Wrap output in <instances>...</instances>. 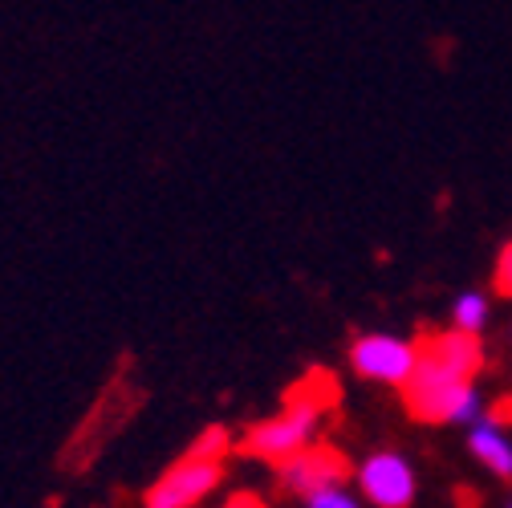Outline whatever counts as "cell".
<instances>
[{
	"label": "cell",
	"mask_w": 512,
	"mask_h": 508,
	"mask_svg": "<svg viewBox=\"0 0 512 508\" xmlns=\"http://www.w3.org/2000/svg\"><path fill=\"white\" fill-rule=\"evenodd\" d=\"M411 378L399 387L407 411L419 423H456L480 411L476 374L484 370V346L472 330H431L419 342Z\"/></svg>",
	"instance_id": "6da1fadb"
},
{
	"label": "cell",
	"mask_w": 512,
	"mask_h": 508,
	"mask_svg": "<svg viewBox=\"0 0 512 508\" xmlns=\"http://www.w3.org/2000/svg\"><path fill=\"white\" fill-rule=\"evenodd\" d=\"M338 399V387H334V374H322L313 370L305 383L289 395V407L265 423H256L240 452L256 456V460H269V464H285L293 460L297 452H305L313 435H317V423H322V411H330V403Z\"/></svg>",
	"instance_id": "7a4b0ae2"
},
{
	"label": "cell",
	"mask_w": 512,
	"mask_h": 508,
	"mask_svg": "<svg viewBox=\"0 0 512 508\" xmlns=\"http://www.w3.org/2000/svg\"><path fill=\"white\" fill-rule=\"evenodd\" d=\"M415 358H419V346L415 342H403V338H391V334H366L354 342L350 350V362L362 378H374V383H391V387H403L411 370H415Z\"/></svg>",
	"instance_id": "3957f363"
},
{
	"label": "cell",
	"mask_w": 512,
	"mask_h": 508,
	"mask_svg": "<svg viewBox=\"0 0 512 508\" xmlns=\"http://www.w3.org/2000/svg\"><path fill=\"white\" fill-rule=\"evenodd\" d=\"M224 468L220 460H200V456H183L175 468H167V476H159V484L147 492V508H191L200 504L216 484H220Z\"/></svg>",
	"instance_id": "277c9868"
},
{
	"label": "cell",
	"mask_w": 512,
	"mask_h": 508,
	"mask_svg": "<svg viewBox=\"0 0 512 508\" xmlns=\"http://www.w3.org/2000/svg\"><path fill=\"white\" fill-rule=\"evenodd\" d=\"M362 496L378 508H407L415 500V472L403 456L395 452H378L358 468Z\"/></svg>",
	"instance_id": "5b68a950"
},
{
	"label": "cell",
	"mask_w": 512,
	"mask_h": 508,
	"mask_svg": "<svg viewBox=\"0 0 512 508\" xmlns=\"http://www.w3.org/2000/svg\"><path fill=\"white\" fill-rule=\"evenodd\" d=\"M277 468H281V484L297 496H313V492L334 488L350 476V460L338 448H317V443H309L305 452H297L293 460H285Z\"/></svg>",
	"instance_id": "8992f818"
},
{
	"label": "cell",
	"mask_w": 512,
	"mask_h": 508,
	"mask_svg": "<svg viewBox=\"0 0 512 508\" xmlns=\"http://www.w3.org/2000/svg\"><path fill=\"white\" fill-rule=\"evenodd\" d=\"M468 443H472V452H476V460L484 468H492L496 476L512 480V443L500 435V427L492 419L488 423H476L472 435H468Z\"/></svg>",
	"instance_id": "52a82bcc"
},
{
	"label": "cell",
	"mask_w": 512,
	"mask_h": 508,
	"mask_svg": "<svg viewBox=\"0 0 512 508\" xmlns=\"http://www.w3.org/2000/svg\"><path fill=\"white\" fill-rule=\"evenodd\" d=\"M232 448V435L224 427H208L200 431V439L191 443V452L187 456H200V460H224V452Z\"/></svg>",
	"instance_id": "ba28073f"
},
{
	"label": "cell",
	"mask_w": 512,
	"mask_h": 508,
	"mask_svg": "<svg viewBox=\"0 0 512 508\" xmlns=\"http://www.w3.org/2000/svg\"><path fill=\"white\" fill-rule=\"evenodd\" d=\"M484 317H488V305H484V297H480V293H464V297L456 301V326H460V330L480 334Z\"/></svg>",
	"instance_id": "9c48e42d"
},
{
	"label": "cell",
	"mask_w": 512,
	"mask_h": 508,
	"mask_svg": "<svg viewBox=\"0 0 512 508\" xmlns=\"http://www.w3.org/2000/svg\"><path fill=\"white\" fill-rule=\"evenodd\" d=\"M305 508H362V504L350 492H342V484H334V488H322V492L305 496Z\"/></svg>",
	"instance_id": "30bf717a"
},
{
	"label": "cell",
	"mask_w": 512,
	"mask_h": 508,
	"mask_svg": "<svg viewBox=\"0 0 512 508\" xmlns=\"http://www.w3.org/2000/svg\"><path fill=\"white\" fill-rule=\"evenodd\" d=\"M496 293L500 297H512V240L504 244V252H500V261H496Z\"/></svg>",
	"instance_id": "8fae6325"
},
{
	"label": "cell",
	"mask_w": 512,
	"mask_h": 508,
	"mask_svg": "<svg viewBox=\"0 0 512 508\" xmlns=\"http://www.w3.org/2000/svg\"><path fill=\"white\" fill-rule=\"evenodd\" d=\"M228 508H265V504H261V500H256V496H236V500H232Z\"/></svg>",
	"instance_id": "7c38bea8"
},
{
	"label": "cell",
	"mask_w": 512,
	"mask_h": 508,
	"mask_svg": "<svg viewBox=\"0 0 512 508\" xmlns=\"http://www.w3.org/2000/svg\"><path fill=\"white\" fill-rule=\"evenodd\" d=\"M508 508H512V504H508Z\"/></svg>",
	"instance_id": "4fadbf2b"
}]
</instances>
